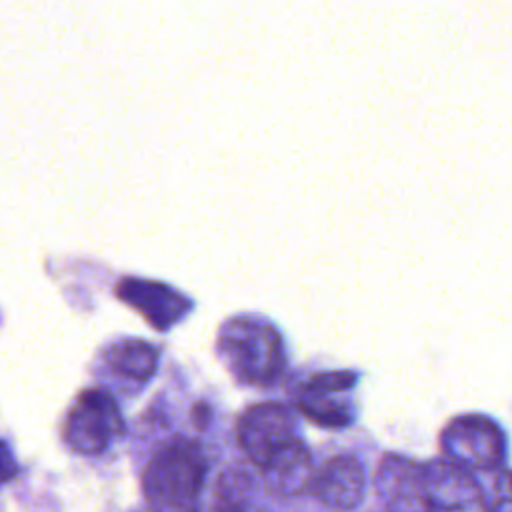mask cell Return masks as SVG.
I'll return each mask as SVG.
<instances>
[{
	"label": "cell",
	"mask_w": 512,
	"mask_h": 512,
	"mask_svg": "<svg viewBox=\"0 0 512 512\" xmlns=\"http://www.w3.org/2000/svg\"><path fill=\"white\" fill-rule=\"evenodd\" d=\"M216 354L234 380L246 386H270L286 366L284 338L260 314L228 318L218 330Z\"/></svg>",
	"instance_id": "6da1fadb"
},
{
	"label": "cell",
	"mask_w": 512,
	"mask_h": 512,
	"mask_svg": "<svg viewBox=\"0 0 512 512\" xmlns=\"http://www.w3.org/2000/svg\"><path fill=\"white\" fill-rule=\"evenodd\" d=\"M206 470L208 464L198 444L176 440L162 446L142 474V490L150 510L196 512Z\"/></svg>",
	"instance_id": "7a4b0ae2"
},
{
	"label": "cell",
	"mask_w": 512,
	"mask_h": 512,
	"mask_svg": "<svg viewBox=\"0 0 512 512\" xmlns=\"http://www.w3.org/2000/svg\"><path fill=\"white\" fill-rule=\"evenodd\" d=\"M122 432L120 408L102 388L82 390L64 420V442L82 456L102 454Z\"/></svg>",
	"instance_id": "3957f363"
},
{
	"label": "cell",
	"mask_w": 512,
	"mask_h": 512,
	"mask_svg": "<svg viewBox=\"0 0 512 512\" xmlns=\"http://www.w3.org/2000/svg\"><path fill=\"white\" fill-rule=\"evenodd\" d=\"M444 458L474 472L498 468L506 454L502 428L484 414H462L452 418L442 434Z\"/></svg>",
	"instance_id": "277c9868"
},
{
	"label": "cell",
	"mask_w": 512,
	"mask_h": 512,
	"mask_svg": "<svg viewBox=\"0 0 512 512\" xmlns=\"http://www.w3.org/2000/svg\"><path fill=\"white\" fill-rule=\"evenodd\" d=\"M238 444L260 468L296 436L292 412L280 402H260L248 406L236 426Z\"/></svg>",
	"instance_id": "5b68a950"
},
{
	"label": "cell",
	"mask_w": 512,
	"mask_h": 512,
	"mask_svg": "<svg viewBox=\"0 0 512 512\" xmlns=\"http://www.w3.org/2000/svg\"><path fill=\"white\" fill-rule=\"evenodd\" d=\"M424 498L426 512H490L472 472L446 458L424 466Z\"/></svg>",
	"instance_id": "8992f818"
},
{
	"label": "cell",
	"mask_w": 512,
	"mask_h": 512,
	"mask_svg": "<svg viewBox=\"0 0 512 512\" xmlns=\"http://www.w3.org/2000/svg\"><path fill=\"white\" fill-rule=\"evenodd\" d=\"M116 298L138 310L158 332H168L194 308V302L184 292L166 282L140 276H122L116 282Z\"/></svg>",
	"instance_id": "52a82bcc"
},
{
	"label": "cell",
	"mask_w": 512,
	"mask_h": 512,
	"mask_svg": "<svg viewBox=\"0 0 512 512\" xmlns=\"http://www.w3.org/2000/svg\"><path fill=\"white\" fill-rule=\"evenodd\" d=\"M354 382L356 374L352 370H328L310 376L298 400L300 412L322 428L352 424L354 412L346 392L354 388Z\"/></svg>",
	"instance_id": "ba28073f"
},
{
	"label": "cell",
	"mask_w": 512,
	"mask_h": 512,
	"mask_svg": "<svg viewBox=\"0 0 512 512\" xmlns=\"http://www.w3.org/2000/svg\"><path fill=\"white\" fill-rule=\"evenodd\" d=\"M376 492L388 512H426L424 466L400 454H386L376 470Z\"/></svg>",
	"instance_id": "9c48e42d"
},
{
	"label": "cell",
	"mask_w": 512,
	"mask_h": 512,
	"mask_svg": "<svg viewBox=\"0 0 512 512\" xmlns=\"http://www.w3.org/2000/svg\"><path fill=\"white\" fill-rule=\"evenodd\" d=\"M312 492L330 510H354L366 494V470L352 454L332 456L314 474Z\"/></svg>",
	"instance_id": "30bf717a"
},
{
	"label": "cell",
	"mask_w": 512,
	"mask_h": 512,
	"mask_svg": "<svg viewBox=\"0 0 512 512\" xmlns=\"http://www.w3.org/2000/svg\"><path fill=\"white\" fill-rule=\"evenodd\" d=\"M314 474L312 456L300 438H294L262 466L264 486L282 498L298 496L312 488Z\"/></svg>",
	"instance_id": "8fae6325"
},
{
	"label": "cell",
	"mask_w": 512,
	"mask_h": 512,
	"mask_svg": "<svg viewBox=\"0 0 512 512\" xmlns=\"http://www.w3.org/2000/svg\"><path fill=\"white\" fill-rule=\"evenodd\" d=\"M102 360L118 376L144 384L158 370L160 350L148 340L118 338L102 350Z\"/></svg>",
	"instance_id": "7c38bea8"
},
{
	"label": "cell",
	"mask_w": 512,
	"mask_h": 512,
	"mask_svg": "<svg viewBox=\"0 0 512 512\" xmlns=\"http://www.w3.org/2000/svg\"><path fill=\"white\" fill-rule=\"evenodd\" d=\"M250 476L248 472L228 470L218 478L216 484V512H230V510H246L248 494H250Z\"/></svg>",
	"instance_id": "4fadbf2b"
},
{
	"label": "cell",
	"mask_w": 512,
	"mask_h": 512,
	"mask_svg": "<svg viewBox=\"0 0 512 512\" xmlns=\"http://www.w3.org/2000/svg\"><path fill=\"white\" fill-rule=\"evenodd\" d=\"M490 512H512V472H508L504 476L502 488H500L494 504L490 506Z\"/></svg>",
	"instance_id": "5bb4252c"
},
{
	"label": "cell",
	"mask_w": 512,
	"mask_h": 512,
	"mask_svg": "<svg viewBox=\"0 0 512 512\" xmlns=\"http://www.w3.org/2000/svg\"><path fill=\"white\" fill-rule=\"evenodd\" d=\"M230 512H246V510H230Z\"/></svg>",
	"instance_id": "9a60e30c"
}]
</instances>
